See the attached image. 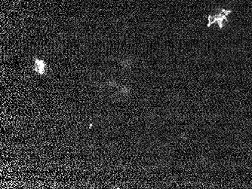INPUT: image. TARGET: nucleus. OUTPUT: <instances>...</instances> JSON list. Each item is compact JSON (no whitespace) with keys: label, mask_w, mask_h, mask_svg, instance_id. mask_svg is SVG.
Here are the masks:
<instances>
[{"label":"nucleus","mask_w":252,"mask_h":189,"mask_svg":"<svg viewBox=\"0 0 252 189\" xmlns=\"http://www.w3.org/2000/svg\"><path fill=\"white\" fill-rule=\"evenodd\" d=\"M35 71L39 75H44L46 72V63L42 60L36 59L35 60Z\"/></svg>","instance_id":"obj_1"}]
</instances>
